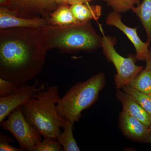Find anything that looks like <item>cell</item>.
<instances>
[{
  "label": "cell",
  "instance_id": "7a4b0ae2",
  "mask_svg": "<svg viewBox=\"0 0 151 151\" xmlns=\"http://www.w3.org/2000/svg\"><path fill=\"white\" fill-rule=\"evenodd\" d=\"M40 29L42 43L47 51L57 49L68 54L92 52L102 46V37L89 22L62 27L49 25Z\"/></svg>",
  "mask_w": 151,
  "mask_h": 151
},
{
  "label": "cell",
  "instance_id": "7c38bea8",
  "mask_svg": "<svg viewBox=\"0 0 151 151\" xmlns=\"http://www.w3.org/2000/svg\"><path fill=\"white\" fill-rule=\"evenodd\" d=\"M116 99L122 103L123 111L137 119L150 128L151 125V115L148 113L131 96L124 91L117 89Z\"/></svg>",
  "mask_w": 151,
  "mask_h": 151
},
{
  "label": "cell",
  "instance_id": "603a6c76",
  "mask_svg": "<svg viewBox=\"0 0 151 151\" xmlns=\"http://www.w3.org/2000/svg\"><path fill=\"white\" fill-rule=\"evenodd\" d=\"M93 0H55L58 6L60 5L71 6L78 4L89 3Z\"/></svg>",
  "mask_w": 151,
  "mask_h": 151
},
{
  "label": "cell",
  "instance_id": "ac0fdd59",
  "mask_svg": "<svg viewBox=\"0 0 151 151\" xmlns=\"http://www.w3.org/2000/svg\"><path fill=\"white\" fill-rule=\"evenodd\" d=\"M123 91L129 94L145 110L151 115V95L142 93L130 86H124Z\"/></svg>",
  "mask_w": 151,
  "mask_h": 151
},
{
  "label": "cell",
  "instance_id": "44dd1931",
  "mask_svg": "<svg viewBox=\"0 0 151 151\" xmlns=\"http://www.w3.org/2000/svg\"><path fill=\"white\" fill-rule=\"evenodd\" d=\"M19 86L13 81L0 77V97L9 95Z\"/></svg>",
  "mask_w": 151,
  "mask_h": 151
},
{
  "label": "cell",
  "instance_id": "5b68a950",
  "mask_svg": "<svg viewBox=\"0 0 151 151\" xmlns=\"http://www.w3.org/2000/svg\"><path fill=\"white\" fill-rule=\"evenodd\" d=\"M99 25L103 35L101 47L106 58L116 68L117 73L114 78L115 85L117 89H121L124 86H129L144 68L135 64V56L130 55L125 58L119 54L115 48L117 42L116 38L105 36L101 25Z\"/></svg>",
  "mask_w": 151,
  "mask_h": 151
},
{
  "label": "cell",
  "instance_id": "30bf717a",
  "mask_svg": "<svg viewBox=\"0 0 151 151\" xmlns=\"http://www.w3.org/2000/svg\"><path fill=\"white\" fill-rule=\"evenodd\" d=\"M119 127L123 134L130 139L151 144V131L140 121L122 111L119 119Z\"/></svg>",
  "mask_w": 151,
  "mask_h": 151
},
{
  "label": "cell",
  "instance_id": "4fadbf2b",
  "mask_svg": "<svg viewBox=\"0 0 151 151\" xmlns=\"http://www.w3.org/2000/svg\"><path fill=\"white\" fill-rule=\"evenodd\" d=\"M70 9L75 19L79 22H86L91 19L97 21L102 15L101 6L91 5L89 3L70 6Z\"/></svg>",
  "mask_w": 151,
  "mask_h": 151
},
{
  "label": "cell",
  "instance_id": "3957f363",
  "mask_svg": "<svg viewBox=\"0 0 151 151\" xmlns=\"http://www.w3.org/2000/svg\"><path fill=\"white\" fill-rule=\"evenodd\" d=\"M61 97L56 86L37 92L21 106L25 119L44 138L58 139L66 120L59 115L56 105Z\"/></svg>",
  "mask_w": 151,
  "mask_h": 151
},
{
  "label": "cell",
  "instance_id": "9a60e30c",
  "mask_svg": "<svg viewBox=\"0 0 151 151\" xmlns=\"http://www.w3.org/2000/svg\"><path fill=\"white\" fill-rule=\"evenodd\" d=\"M132 10L140 20L147 34V40L151 43V0H143Z\"/></svg>",
  "mask_w": 151,
  "mask_h": 151
},
{
  "label": "cell",
  "instance_id": "d6986e66",
  "mask_svg": "<svg viewBox=\"0 0 151 151\" xmlns=\"http://www.w3.org/2000/svg\"><path fill=\"white\" fill-rule=\"evenodd\" d=\"M107 3V5L113 9V11L119 13L126 12L137 4H139L140 0H102Z\"/></svg>",
  "mask_w": 151,
  "mask_h": 151
},
{
  "label": "cell",
  "instance_id": "ba28073f",
  "mask_svg": "<svg viewBox=\"0 0 151 151\" xmlns=\"http://www.w3.org/2000/svg\"><path fill=\"white\" fill-rule=\"evenodd\" d=\"M58 7L55 0H9L5 8L21 17L48 19Z\"/></svg>",
  "mask_w": 151,
  "mask_h": 151
},
{
  "label": "cell",
  "instance_id": "8fae6325",
  "mask_svg": "<svg viewBox=\"0 0 151 151\" xmlns=\"http://www.w3.org/2000/svg\"><path fill=\"white\" fill-rule=\"evenodd\" d=\"M47 19H29L14 14L3 7H0V29L14 28L40 29L49 25Z\"/></svg>",
  "mask_w": 151,
  "mask_h": 151
},
{
  "label": "cell",
  "instance_id": "d4e9b609",
  "mask_svg": "<svg viewBox=\"0 0 151 151\" xmlns=\"http://www.w3.org/2000/svg\"><path fill=\"white\" fill-rule=\"evenodd\" d=\"M9 0H0V7L6 8L8 6Z\"/></svg>",
  "mask_w": 151,
  "mask_h": 151
},
{
  "label": "cell",
  "instance_id": "6da1fadb",
  "mask_svg": "<svg viewBox=\"0 0 151 151\" xmlns=\"http://www.w3.org/2000/svg\"><path fill=\"white\" fill-rule=\"evenodd\" d=\"M40 29H0V77L20 86L42 73L47 50Z\"/></svg>",
  "mask_w": 151,
  "mask_h": 151
},
{
  "label": "cell",
  "instance_id": "9c48e42d",
  "mask_svg": "<svg viewBox=\"0 0 151 151\" xmlns=\"http://www.w3.org/2000/svg\"><path fill=\"white\" fill-rule=\"evenodd\" d=\"M106 24L115 27L124 33L134 47L136 59L140 61H145L148 55L149 46L151 43L148 40L145 42L141 40L138 35V27L127 26L122 22L120 13L113 11L108 14L106 19Z\"/></svg>",
  "mask_w": 151,
  "mask_h": 151
},
{
  "label": "cell",
  "instance_id": "8992f818",
  "mask_svg": "<svg viewBox=\"0 0 151 151\" xmlns=\"http://www.w3.org/2000/svg\"><path fill=\"white\" fill-rule=\"evenodd\" d=\"M3 129L10 132L23 151H32L42 140L41 134L25 118L21 107H19L1 123Z\"/></svg>",
  "mask_w": 151,
  "mask_h": 151
},
{
  "label": "cell",
  "instance_id": "7402d4cb",
  "mask_svg": "<svg viewBox=\"0 0 151 151\" xmlns=\"http://www.w3.org/2000/svg\"><path fill=\"white\" fill-rule=\"evenodd\" d=\"M14 141V139L11 137L4 134L3 133H0V151H23L20 147H15L11 145L10 143Z\"/></svg>",
  "mask_w": 151,
  "mask_h": 151
},
{
  "label": "cell",
  "instance_id": "52a82bcc",
  "mask_svg": "<svg viewBox=\"0 0 151 151\" xmlns=\"http://www.w3.org/2000/svg\"><path fill=\"white\" fill-rule=\"evenodd\" d=\"M48 86L46 82L41 84L40 81L36 80L33 84H22L9 95L0 97V124L16 109L26 103L37 92L46 89Z\"/></svg>",
  "mask_w": 151,
  "mask_h": 151
},
{
  "label": "cell",
  "instance_id": "e0dca14e",
  "mask_svg": "<svg viewBox=\"0 0 151 151\" xmlns=\"http://www.w3.org/2000/svg\"><path fill=\"white\" fill-rule=\"evenodd\" d=\"M129 86L142 93L151 95V70L146 66Z\"/></svg>",
  "mask_w": 151,
  "mask_h": 151
},
{
  "label": "cell",
  "instance_id": "2e32d148",
  "mask_svg": "<svg viewBox=\"0 0 151 151\" xmlns=\"http://www.w3.org/2000/svg\"><path fill=\"white\" fill-rule=\"evenodd\" d=\"M74 123L66 120L63 131L61 132L58 138L60 145L65 151H79L81 150L77 145V142L73 134Z\"/></svg>",
  "mask_w": 151,
  "mask_h": 151
},
{
  "label": "cell",
  "instance_id": "277c9868",
  "mask_svg": "<svg viewBox=\"0 0 151 151\" xmlns=\"http://www.w3.org/2000/svg\"><path fill=\"white\" fill-rule=\"evenodd\" d=\"M105 84L103 73L92 76L86 81L77 82L58 101L56 105L58 112L67 121L73 123L78 122L82 111L97 101Z\"/></svg>",
  "mask_w": 151,
  "mask_h": 151
},
{
  "label": "cell",
  "instance_id": "484cf974",
  "mask_svg": "<svg viewBox=\"0 0 151 151\" xmlns=\"http://www.w3.org/2000/svg\"><path fill=\"white\" fill-rule=\"evenodd\" d=\"M150 130L151 131V125L150 127Z\"/></svg>",
  "mask_w": 151,
  "mask_h": 151
},
{
  "label": "cell",
  "instance_id": "5bb4252c",
  "mask_svg": "<svg viewBox=\"0 0 151 151\" xmlns=\"http://www.w3.org/2000/svg\"><path fill=\"white\" fill-rule=\"evenodd\" d=\"M49 23L55 26H65L79 22L76 20L70 9V6H58L48 19Z\"/></svg>",
  "mask_w": 151,
  "mask_h": 151
},
{
  "label": "cell",
  "instance_id": "ffe728a7",
  "mask_svg": "<svg viewBox=\"0 0 151 151\" xmlns=\"http://www.w3.org/2000/svg\"><path fill=\"white\" fill-rule=\"evenodd\" d=\"M64 151L59 141L56 139L44 138L40 142L38 143L32 149V151Z\"/></svg>",
  "mask_w": 151,
  "mask_h": 151
},
{
  "label": "cell",
  "instance_id": "cb8c5ba5",
  "mask_svg": "<svg viewBox=\"0 0 151 151\" xmlns=\"http://www.w3.org/2000/svg\"><path fill=\"white\" fill-rule=\"evenodd\" d=\"M146 66L149 68L151 70V46L149 48V52L147 57L146 60Z\"/></svg>",
  "mask_w": 151,
  "mask_h": 151
}]
</instances>
